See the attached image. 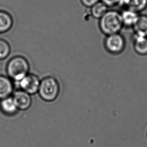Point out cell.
I'll return each mask as SVG.
<instances>
[{
	"mask_svg": "<svg viewBox=\"0 0 147 147\" xmlns=\"http://www.w3.org/2000/svg\"><path fill=\"white\" fill-rule=\"evenodd\" d=\"M30 64L26 58L15 56L11 58L6 66L8 76L14 82H18L29 74Z\"/></svg>",
	"mask_w": 147,
	"mask_h": 147,
	"instance_id": "1",
	"label": "cell"
},
{
	"mask_svg": "<svg viewBox=\"0 0 147 147\" xmlns=\"http://www.w3.org/2000/svg\"><path fill=\"white\" fill-rule=\"evenodd\" d=\"M99 20L100 29L108 35L118 33L123 26L120 13L115 10H108Z\"/></svg>",
	"mask_w": 147,
	"mask_h": 147,
	"instance_id": "2",
	"label": "cell"
},
{
	"mask_svg": "<svg viewBox=\"0 0 147 147\" xmlns=\"http://www.w3.org/2000/svg\"><path fill=\"white\" fill-rule=\"evenodd\" d=\"M60 85L56 78L47 76L41 80L38 94L46 102L54 101L60 94Z\"/></svg>",
	"mask_w": 147,
	"mask_h": 147,
	"instance_id": "3",
	"label": "cell"
},
{
	"mask_svg": "<svg viewBox=\"0 0 147 147\" xmlns=\"http://www.w3.org/2000/svg\"><path fill=\"white\" fill-rule=\"evenodd\" d=\"M40 82L41 80L36 74H28L18 83L20 90L32 96L38 93Z\"/></svg>",
	"mask_w": 147,
	"mask_h": 147,
	"instance_id": "4",
	"label": "cell"
},
{
	"mask_svg": "<svg viewBox=\"0 0 147 147\" xmlns=\"http://www.w3.org/2000/svg\"><path fill=\"white\" fill-rule=\"evenodd\" d=\"M106 48L113 54H118L123 51L125 47V41L119 33L108 35L105 41Z\"/></svg>",
	"mask_w": 147,
	"mask_h": 147,
	"instance_id": "5",
	"label": "cell"
},
{
	"mask_svg": "<svg viewBox=\"0 0 147 147\" xmlns=\"http://www.w3.org/2000/svg\"><path fill=\"white\" fill-rule=\"evenodd\" d=\"M12 96L19 111H26L32 105L31 96L22 90L15 91Z\"/></svg>",
	"mask_w": 147,
	"mask_h": 147,
	"instance_id": "6",
	"label": "cell"
},
{
	"mask_svg": "<svg viewBox=\"0 0 147 147\" xmlns=\"http://www.w3.org/2000/svg\"><path fill=\"white\" fill-rule=\"evenodd\" d=\"M14 88L13 80L8 76L0 75V100L12 96Z\"/></svg>",
	"mask_w": 147,
	"mask_h": 147,
	"instance_id": "7",
	"label": "cell"
},
{
	"mask_svg": "<svg viewBox=\"0 0 147 147\" xmlns=\"http://www.w3.org/2000/svg\"><path fill=\"white\" fill-rule=\"evenodd\" d=\"M0 110L5 115L13 116L18 113V107L12 96L0 100Z\"/></svg>",
	"mask_w": 147,
	"mask_h": 147,
	"instance_id": "8",
	"label": "cell"
},
{
	"mask_svg": "<svg viewBox=\"0 0 147 147\" xmlns=\"http://www.w3.org/2000/svg\"><path fill=\"white\" fill-rule=\"evenodd\" d=\"M119 5L139 13L147 8V0H120Z\"/></svg>",
	"mask_w": 147,
	"mask_h": 147,
	"instance_id": "9",
	"label": "cell"
},
{
	"mask_svg": "<svg viewBox=\"0 0 147 147\" xmlns=\"http://www.w3.org/2000/svg\"><path fill=\"white\" fill-rule=\"evenodd\" d=\"M14 21L11 15L3 10H0V34L8 32L12 29Z\"/></svg>",
	"mask_w": 147,
	"mask_h": 147,
	"instance_id": "10",
	"label": "cell"
},
{
	"mask_svg": "<svg viewBox=\"0 0 147 147\" xmlns=\"http://www.w3.org/2000/svg\"><path fill=\"white\" fill-rule=\"evenodd\" d=\"M120 14L123 25L133 27L135 25L140 16L137 12L129 9H124Z\"/></svg>",
	"mask_w": 147,
	"mask_h": 147,
	"instance_id": "11",
	"label": "cell"
},
{
	"mask_svg": "<svg viewBox=\"0 0 147 147\" xmlns=\"http://www.w3.org/2000/svg\"><path fill=\"white\" fill-rule=\"evenodd\" d=\"M134 48L140 55L147 54V37L135 34L133 37Z\"/></svg>",
	"mask_w": 147,
	"mask_h": 147,
	"instance_id": "12",
	"label": "cell"
},
{
	"mask_svg": "<svg viewBox=\"0 0 147 147\" xmlns=\"http://www.w3.org/2000/svg\"><path fill=\"white\" fill-rule=\"evenodd\" d=\"M135 34L147 37V16L145 15H140L138 20L133 26Z\"/></svg>",
	"mask_w": 147,
	"mask_h": 147,
	"instance_id": "13",
	"label": "cell"
},
{
	"mask_svg": "<svg viewBox=\"0 0 147 147\" xmlns=\"http://www.w3.org/2000/svg\"><path fill=\"white\" fill-rule=\"evenodd\" d=\"M108 11V7L103 3L99 1L92 6L90 12L93 17L100 19Z\"/></svg>",
	"mask_w": 147,
	"mask_h": 147,
	"instance_id": "14",
	"label": "cell"
},
{
	"mask_svg": "<svg viewBox=\"0 0 147 147\" xmlns=\"http://www.w3.org/2000/svg\"><path fill=\"white\" fill-rule=\"evenodd\" d=\"M11 51V46L7 41L0 39V60L5 59Z\"/></svg>",
	"mask_w": 147,
	"mask_h": 147,
	"instance_id": "15",
	"label": "cell"
},
{
	"mask_svg": "<svg viewBox=\"0 0 147 147\" xmlns=\"http://www.w3.org/2000/svg\"><path fill=\"white\" fill-rule=\"evenodd\" d=\"M82 4L84 6H85L87 8H91L92 6L95 5L98 2L100 1V0H80Z\"/></svg>",
	"mask_w": 147,
	"mask_h": 147,
	"instance_id": "16",
	"label": "cell"
},
{
	"mask_svg": "<svg viewBox=\"0 0 147 147\" xmlns=\"http://www.w3.org/2000/svg\"><path fill=\"white\" fill-rule=\"evenodd\" d=\"M101 2L105 4L106 6L110 7H113L117 5H119L120 0H100Z\"/></svg>",
	"mask_w": 147,
	"mask_h": 147,
	"instance_id": "17",
	"label": "cell"
}]
</instances>
